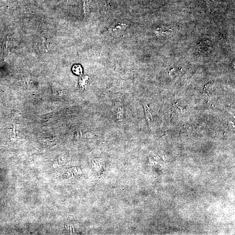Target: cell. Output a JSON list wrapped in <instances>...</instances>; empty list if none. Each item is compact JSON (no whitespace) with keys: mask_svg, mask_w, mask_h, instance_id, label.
I'll list each match as a JSON object with an SVG mask.
<instances>
[{"mask_svg":"<svg viewBox=\"0 0 235 235\" xmlns=\"http://www.w3.org/2000/svg\"><path fill=\"white\" fill-rule=\"evenodd\" d=\"M116 118L119 122H122L123 118L124 109L122 105H117V107L115 109Z\"/></svg>","mask_w":235,"mask_h":235,"instance_id":"cell-1","label":"cell"},{"mask_svg":"<svg viewBox=\"0 0 235 235\" xmlns=\"http://www.w3.org/2000/svg\"><path fill=\"white\" fill-rule=\"evenodd\" d=\"M144 108H145V112H146L147 120L148 122L150 123L152 121V118H151L152 117H151V114L150 113V111H149V109H148V107L146 105H144Z\"/></svg>","mask_w":235,"mask_h":235,"instance_id":"cell-2","label":"cell"},{"mask_svg":"<svg viewBox=\"0 0 235 235\" xmlns=\"http://www.w3.org/2000/svg\"><path fill=\"white\" fill-rule=\"evenodd\" d=\"M73 71L76 75H80L82 73V69L79 65H76L73 68Z\"/></svg>","mask_w":235,"mask_h":235,"instance_id":"cell-3","label":"cell"}]
</instances>
